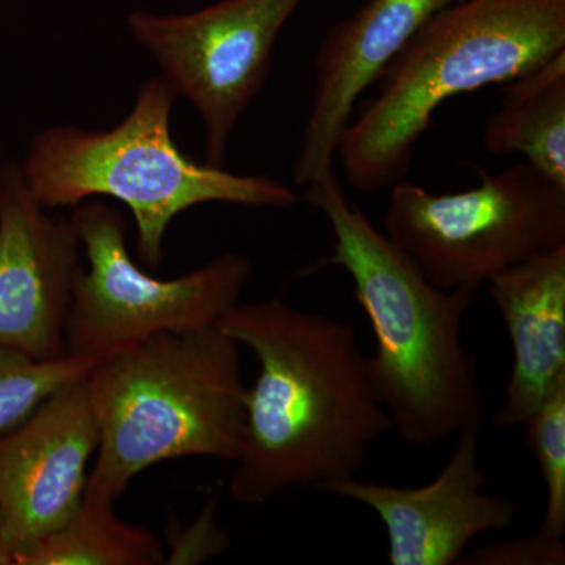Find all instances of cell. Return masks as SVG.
Segmentation results:
<instances>
[{
    "instance_id": "30bf717a",
    "label": "cell",
    "mask_w": 565,
    "mask_h": 565,
    "mask_svg": "<svg viewBox=\"0 0 565 565\" xmlns=\"http://www.w3.org/2000/svg\"><path fill=\"white\" fill-rule=\"evenodd\" d=\"M81 248L73 223L47 214L25 185L20 163L7 162L0 188V345L41 360L65 355Z\"/></svg>"
},
{
    "instance_id": "3957f363",
    "label": "cell",
    "mask_w": 565,
    "mask_h": 565,
    "mask_svg": "<svg viewBox=\"0 0 565 565\" xmlns=\"http://www.w3.org/2000/svg\"><path fill=\"white\" fill-rule=\"evenodd\" d=\"M565 50V0H460L433 14L379 79L337 156L353 189H392L441 104L509 84Z\"/></svg>"
},
{
    "instance_id": "7c38bea8",
    "label": "cell",
    "mask_w": 565,
    "mask_h": 565,
    "mask_svg": "<svg viewBox=\"0 0 565 565\" xmlns=\"http://www.w3.org/2000/svg\"><path fill=\"white\" fill-rule=\"evenodd\" d=\"M460 0H366L334 24L315 57V99L292 180L310 188L334 177L333 161L362 93L381 79L408 40L437 11Z\"/></svg>"
},
{
    "instance_id": "8fae6325",
    "label": "cell",
    "mask_w": 565,
    "mask_h": 565,
    "mask_svg": "<svg viewBox=\"0 0 565 565\" xmlns=\"http://www.w3.org/2000/svg\"><path fill=\"white\" fill-rule=\"evenodd\" d=\"M479 434H457L455 451L433 482L397 487L351 478L326 493L366 505L385 525L392 565H452L468 545L490 531L503 533L514 525L519 505L486 492L479 468Z\"/></svg>"
},
{
    "instance_id": "ffe728a7",
    "label": "cell",
    "mask_w": 565,
    "mask_h": 565,
    "mask_svg": "<svg viewBox=\"0 0 565 565\" xmlns=\"http://www.w3.org/2000/svg\"><path fill=\"white\" fill-rule=\"evenodd\" d=\"M7 162H3L2 151H0V188H2L3 173H6Z\"/></svg>"
},
{
    "instance_id": "ba28073f",
    "label": "cell",
    "mask_w": 565,
    "mask_h": 565,
    "mask_svg": "<svg viewBox=\"0 0 565 565\" xmlns=\"http://www.w3.org/2000/svg\"><path fill=\"white\" fill-rule=\"evenodd\" d=\"M305 0H221L191 13L137 9L134 41L199 111L204 162L223 167L237 121L269 79L275 41Z\"/></svg>"
},
{
    "instance_id": "9c48e42d",
    "label": "cell",
    "mask_w": 565,
    "mask_h": 565,
    "mask_svg": "<svg viewBox=\"0 0 565 565\" xmlns=\"http://www.w3.org/2000/svg\"><path fill=\"white\" fill-rule=\"evenodd\" d=\"M87 375L0 435V523L13 563L20 550L65 522L84 498L99 445Z\"/></svg>"
},
{
    "instance_id": "52a82bcc",
    "label": "cell",
    "mask_w": 565,
    "mask_h": 565,
    "mask_svg": "<svg viewBox=\"0 0 565 565\" xmlns=\"http://www.w3.org/2000/svg\"><path fill=\"white\" fill-rule=\"evenodd\" d=\"M87 269L77 270L66 319V353L103 356L162 333L217 326L239 303L252 274L241 253H225L192 273L162 280L137 266L121 212L84 202L70 218Z\"/></svg>"
},
{
    "instance_id": "5b68a950",
    "label": "cell",
    "mask_w": 565,
    "mask_h": 565,
    "mask_svg": "<svg viewBox=\"0 0 565 565\" xmlns=\"http://www.w3.org/2000/svg\"><path fill=\"white\" fill-rule=\"evenodd\" d=\"M178 93L162 76L141 84L125 120L106 131L62 125L33 137L20 169L44 210L109 196L132 212L137 255L162 262L170 223L206 203L288 210L297 193L267 174H236L192 161L174 143L170 118Z\"/></svg>"
},
{
    "instance_id": "5bb4252c",
    "label": "cell",
    "mask_w": 565,
    "mask_h": 565,
    "mask_svg": "<svg viewBox=\"0 0 565 565\" xmlns=\"http://www.w3.org/2000/svg\"><path fill=\"white\" fill-rule=\"evenodd\" d=\"M482 145L492 156H523L565 189V50L509 82Z\"/></svg>"
},
{
    "instance_id": "2e32d148",
    "label": "cell",
    "mask_w": 565,
    "mask_h": 565,
    "mask_svg": "<svg viewBox=\"0 0 565 565\" xmlns=\"http://www.w3.org/2000/svg\"><path fill=\"white\" fill-rule=\"evenodd\" d=\"M95 363L71 353L41 360L0 345V435L20 426L63 386L85 377Z\"/></svg>"
},
{
    "instance_id": "d6986e66",
    "label": "cell",
    "mask_w": 565,
    "mask_h": 565,
    "mask_svg": "<svg viewBox=\"0 0 565 565\" xmlns=\"http://www.w3.org/2000/svg\"><path fill=\"white\" fill-rule=\"evenodd\" d=\"M0 565H14L6 535H3L2 523H0Z\"/></svg>"
},
{
    "instance_id": "6da1fadb",
    "label": "cell",
    "mask_w": 565,
    "mask_h": 565,
    "mask_svg": "<svg viewBox=\"0 0 565 565\" xmlns=\"http://www.w3.org/2000/svg\"><path fill=\"white\" fill-rule=\"evenodd\" d=\"M217 326L258 362L233 500L264 504L356 478L392 419L352 323L273 299L237 303Z\"/></svg>"
},
{
    "instance_id": "9a60e30c",
    "label": "cell",
    "mask_w": 565,
    "mask_h": 565,
    "mask_svg": "<svg viewBox=\"0 0 565 565\" xmlns=\"http://www.w3.org/2000/svg\"><path fill=\"white\" fill-rule=\"evenodd\" d=\"M115 503L84 494L82 503L50 533L14 555V565H159L161 541L115 514Z\"/></svg>"
},
{
    "instance_id": "4fadbf2b",
    "label": "cell",
    "mask_w": 565,
    "mask_h": 565,
    "mask_svg": "<svg viewBox=\"0 0 565 565\" xmlns=\"http://www.w3.org/2000/svg\"><path fill=\"white\" fill-rule=\"evenodd\" d=\"M487 285L514 351L504 404L492 422L514 429L565 381V245L508 267Z\"/></svg>"
},
{
    "instance_id": "277c9868",
    "label": "cell",
    "mask_w": 565,
    "mask_h": 565,
    "mask_svg": "<svg viewBox=\"0 0 565 565\" xmlns=\"http://www.w3.org/2000/svg\"><path fill=\"white\" fill-rule=\"evenodd\" d=\"M87 385L99 429L87 497L117 503L137 475L167 460L239 456L248 388L239 344L218 326L103 356Z\"/></svg>"
},
{
    "instance_id": "8992f818",
    "label": "cell",
    "mask_w": 565,
    "mask_h": 565,
    "mask_svg": "<svg viewBox=\"0 0 565 565\" xmlns=\"http://www.w3.org/2000/svg\"><path fill=\"white\" fill-rule=\"evenodd\" d=\"M481 182L433 193L401 181L392 188L385 236L444 291H476L493 275L565 245V189L527 162Z\"/></svg>"
},
{
    "instance_id": "7a4b0ae2",
    "label": "cell",
    "mask_w": 565,
    "mask_h": 565,
    "mask_svg": "<svg viewBox=\"0 0 565 565\" xmlns=\"http://www.w3.org/2000/svg\"><path fill=\"white\" fill-rule=\"evenodd\" d=\"M333 236L332 255L352 278L353 297L375 337L371 374L392 427L407 444L430 448L467 429L481 430L484 401L473 353L463 343L475 291L435 288L345 195L337 177L305 188Z\"/></svg>"
},
{
    "instance_id": "ac0fdd59",
    "label": "cell",
    "mask_w": 565,
    "mask_h": 565,
    "mask_svg": "<svg viewBox=\"0 0 565 565\" xmlns=\"http://www.w3.org/2000/svg\"><path fill=\"white\" fill-rule=\"evenodd\" d=\"M460 565H564L563 537H553L539 531L522 537L505 539L481 546L475 552H465Z\"/></svg>"
},
{
    "instance_id": "e0dca14e",
    "label": "cell",
    "mask_w": 565,
    "mask_h": 565,
    "mask_svg": "<svg viewBox=\"0 0 565 565\" xmlns=\"http://www.w3.org/2000/svg\"><path fill=\"white\" fill-rule=\"evenodd\" d=\"M526 444L541 470L546 490L541 531L565 535V381L546 396L525 423Z\"/></svg>"
}]
</instances>
